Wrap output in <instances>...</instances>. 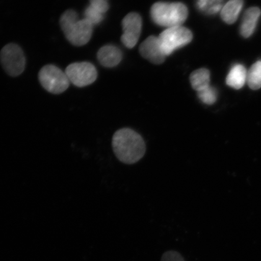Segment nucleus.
<instances>
[{
  "label": "nucleus",
  "mask_w": 261,
  "mask_h": 261,
  "mask_svg": "<svg viewBox=\"0 0 261 261\" xmlns=\"http://www.w3.org/2000/svg\"><path fill=\"white\" fill-rule=\"evenodd\" d=\"M192 88L197 92L210 87V72L205 68H200L192 72L190 76Z\"/></svg>",
  "instance_id": "14"
},
{
  "label": "nucleus",
  "mask_w": 261,
  "mask_h": 261,
  "mask_svg": "<svg viewBox=\"0 0 261 261\" xmlns=\"http://www.w3.org/2000/svg\"><path fill=\"white\" fill-rule=\"evenodd\" d=\"M65 73L70 83L78 87L89 86L96 80L97 76L95 67L88 62L71 64Z\"/></svg>",
  "instance_id": "7"
},
{
  "label": "nucleus",
  "mask_w": 261,
  "mask_h": 261,
  "mask_svg": "<svg viewBox=\"0 0 261 261\" xmlns=\"http://www.w3.org/2000/svg\"><path fill=\"white\" fill-rule=\"evenodd\" d=\"M107 2V0H90V3H103Z\"/></svg>",
  "instance_id": "20"
},
{
  "label": "nucleus",
  "mask_w": 261,
  "mask_h": 261,
  "mask_svg": "<svg viewBox=\"0 0 261 261\" xmlns=\"http://www.w3.org/2000/svg\"><path fill=\"white\" fill-rule=\"evenodd\" d=\"M99 63L106 67H113L118 65L122 59L121 50L112 45H107L100 48L97 52Z\"/></svg>",
  "instance_id": "10"
},
{
  "label": "nucleus",
  "mask_w": 261,
  "mask_h": 261,
  "mask_svg": "<svg viewBox=\"0 0 261 261\" xmlns=\"http://www.w3.org/2000/svg\"><path fill=\"white\" fill-rule=\"evenodd\" d=\"M62 31L68 41L76 46H82L89 42L93 34V25L86 19H79L74 10H67L60 20Z\"/></svg>",
  "instance_id": "2"
},
{
  "label": "nucleus",
  "mask_w": 261,
  "mask_h": 261,
  "mask_svg": "<svg viewBox=\"0 0 261 261\" xmlns=\"http://www.w3.org/2000/svg\"><path fill=\"white\" fill-rule=\"evenodd\" d=\"M84 16L85 19L93 25L99 24L103 19V14L91 7L90 5L85 10Z\"/></svg>",
  "instance_id": "18"
},
{
  "label": "nucleus",
  "mask_w": 261,
  "mask_h": 261,
  "mask_svg": "<svg viewBox=\"0 0 261 261\" xmlns=\"http://www.w3.org/2000/svg\"><path fill=\"white\" fill-rule=\"evenodd\" d=\"M247 84L251 89L256 90L261 88V61H257L250 68L247 76Z\"/></svg>",
  "instance_id": "16"
},
{
  "label": "nucleus",
  "mask_w": 261,
  "mask_h": 261,
  "mask_svg": "<svg viewBox=\"0 0 261 261\" xmlns=\"http://www.w3.org/2000/svg\"><path fill=\"white\" fill-rule=\"evenodd\" d=\"M113 148L117 159L126 164H134L144 155L146 147L142 136L129 128L120 129L114 133Z\"/></svg>",
  "instance_id": "1"
},
{
  "label": "nucleus",
  "mask_w": 261,
  "mask_h": 261,
  "mask_svg": "<svg viewBox=\"0 0 261 261\" xmlns=\"http://www.w3.org/2000/svg\"><path fill=\"white\" fill-rule=\"evenodd\" d=\"M260 15V9L256 7L248 9L245 12L240 28L241 34L244 38H249L253 35Z\"/></svg>",
  "instance_id": "11"
},
{
  "label": "nucleus",
  "mask_w": 261,
  "mask_h": 261,
  "mask_svg": "<svg viewBox=\"0 0 261 261\" xmlns=\"http://www.w3.org/2000/svg\"><path fill=\"white\" fill-rule=\"evenodd\" d=\"M193 35L189 29L181 25L166 29L159 37L163 53L166 56L171 55L190 42Z\"/></svg>",
  "instance_id": "4"
},
{
  "label": "nucleus",
  "mask_w": 261,
  "mask_h": 261,
  "mask_svg": "<svg viewBox=\"0 0 261 261\" xmlns=\"http://www.w3.org/2000/svg\"><path fill=\"white\" fill-rule=\"evenodd\" d=\"M247 73L243 65H234L228 73L226 84L233 89L239 90L243 88L247 81Z\"/></svg>",
  "instance_id": "13"
},
{
  "label": "nucleus",
  "mask_w": 261,
  "mask_h": 261,
  "mask_svg": "<svg viewBox=\"0 0 261 261\" xmlns=\"http://www.w3.org/2000/svg\"><path fill=\"white\" fill-rule=\"evenodd\" d=\"M198 96L201 102L207 105H212L217 99V90L214 87L210 86L207 89L199 91Z\"/></svg>",
  "instance_id": "17"
},
{
  "label": "nucleus",
  "mask_w": 261,
  "mask_h": 261,
  "mask_svg": "<svg viewBox=\"0 0 261 261\" xmlns=\"http://www.w3.org/2000/svg\"><path fill=\"white\" fill-rule=\"evenodd\" d=\"M224 0H196L199 11L207 15H215L223 8Z\"/></svg>",
  "instance_id": "15"
},
{
  "label": "nucleus",
  "mask_w": 261,
  "mask_h": 261,
  "mask_svg": "<svg viewBox=\"0 0 261 261\" xmlns=\"http://www.w3.org/2000/svg\"><path fill=\"white\" fill-rule=\"evenodd\" d=\"M139 50L143 58L152 63L161 64L165 60L166 55L163 53L159 38L150 36L140 45Z\"/></svg>",
  "instance_id": "9"
},
{
  "label": "nucleus",
  "mask_w": 261,
  "mask_h": 261,
  "mask_svg": "<svg viewBox=\"0 0 261 261\" xmlns=\"http://www.w3.org/2000/svg\"><path fill=\"white\" fill-rule=\"evenodd\" d=\"M142 21L141 16L135 12L129 13L122 21L123 34L121 37L123 44L132 48L138 43L141 34Z\"/></svg>",
  "instance_id": "8"
},
{
  "label": "nucleus",
  "mask_w": 261,
  "mask_h": 261,
  "mask_svg": "<svg viewBox=\"0 0 261 261\" xmlns=\"http://www.w3.org/2000/svg\"><path fill=\"white\" fill-rule=\"evenodd\" d=\"M38 77L41 86L51 93H63L70 86L66 73L54 65H45L39 72Z\"/></svg>",
  "instance_id": "5"
},
{
  "label": "nucleus",
  "mask_w": 261,
  "mask_h": 261,
  "mask_svg": "<svg viewBox=\"0 0 261 261\" xmlns=\"http://www.w3.org/2000/svg\"><path fill=\"white\" fill-rule=\"evenodd\" d=\"M151 16L155 24L170 28L184 23L188 10L181 3L158 2L152 6Z\"/></svg>",
  "instance_id": "3"
},
{
  "label": "nucleus",
  "mask_w": 261,
  "mask_h": 261,
  "mask_svg": "<svg viewBox=\"0 0 261 261\" xmlns=\"http://www.w3.org/2000/svg\"><path fill=\"white\" fill-rule=\"evenodd\" d=\"M161 261H185L181 254L177 251L169 250L163 254Z\"/></svg>",
  "instance_id": "19"
},
{
  "label": "nucleus",
  "mask_w": 261,
  "mask_h": 261,
  "mask_svg": "<svg viewBox=\"0 0 261 261\" xmlns=\"http://www.w3.org/2000/svg\"><path fill=\"white\" fill-rule=\"evenodd\" d=\"M0 61L6 72L10 76H18L24 70V55L17 44L11 43L6 45L0 52Z\"/></svg>",
  "instance_id": "6"
},
{
  "label": "nucleus",
  "mask_w": 261,
  "mask_h": 261,
  "mask_svg": "<svg viewBox=\"0 0 261 261\" xmlns=\"http://www.w3.org/2000/svg\"><path fill=\"white\" fill-rule=\"evenodd\" d=\"M243 5V0H229L221 9L222 19L227 24H233L239 16Z\"/></svg>",
  "instance_id": "12"
}]
</instances>
